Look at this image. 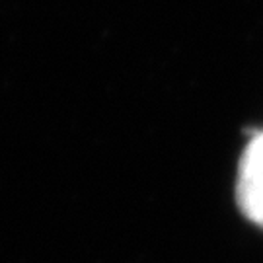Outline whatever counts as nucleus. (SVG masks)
Instances as JSON below:
<instances>
[{
  "mask_svg": "<svg viewBox=\"0 0 263 263\" xmlns=\"http://www.w3.org/2000/svg\"><path fill=\"white\" fill-rule=\"evenodd\" d=\"M236 195L240 211L263 228V133H255L242 154Z\"/></svg>",
  "mask_w": 263,
  "mask_h": 263,
  "instance_id": "obj_1",
  "label": "nucleus"
}]
</instances>
